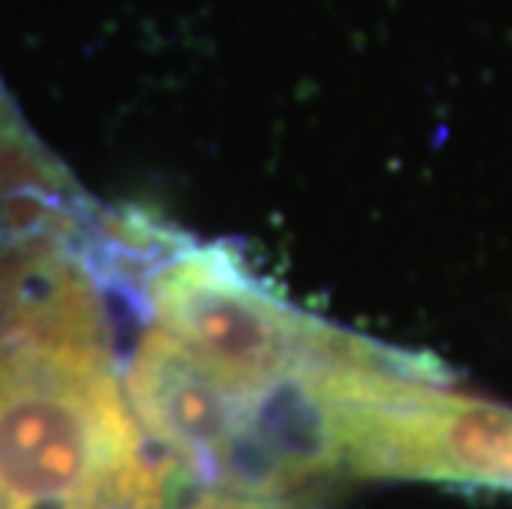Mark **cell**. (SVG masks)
<instances>
[{
    "instance_id": "1",
    "label": "cell",
    "mask_w": 512,
    "mask_h": 509,
    "mask_svg": "<svg viewBox=\"0 0 512 509\" xmlns=\"http://www.w3.org/2000/svg\"><path fill=\"white\" fill-rule=\"evenodd\" d=\"M96 222L0 235V509H179L192 493L129 410Z\"/></svg>"
},
{
    "instance_id": "2",
    "label": "cell",
    "mask_w": 512,
    "mask_h": 509,
    "mask_svg": "<svg viewBox=\"0 0 512 509\" xmlns=\"http://www.w3.org/2000/svg\"><path fill=\"white\" fill-rule=\"evenodd\" d=\"M347 480H420L512 493V407L473 397L437 364L357 334L321 367Z\"/></svg>"
},
{
    "instance_id": "3",
    "label": "cell",
    "mask_w": 512,
    "mask_h": 509,
    "mask_svg": "<svg viewBox=\"0 0 512 509\" xmlns=\"http://www.w3.org/2000/svg\"><path fill=\"white\" fill-rule=\"evenodd\" d=\"M123 391L149 447L195 490H222L242 447L248 404L146 318L123 361Z\"/></svg>"
}]
</instances>
